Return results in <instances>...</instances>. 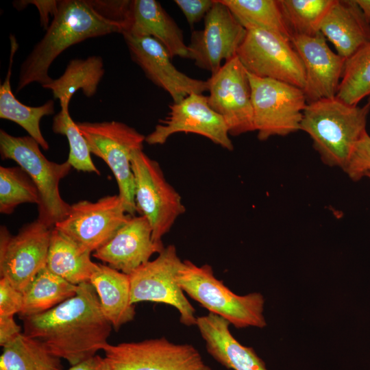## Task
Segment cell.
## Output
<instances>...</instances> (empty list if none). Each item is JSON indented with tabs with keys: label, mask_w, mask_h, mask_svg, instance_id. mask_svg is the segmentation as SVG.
<instances>
[{
	"label": "cell",
	"mask_w": 370,
	"mask_h": 370,
	"mask_svg": "<svg viewBox=\"0 0 370 370\" xmlns=\"http://www.w3.org/2000/svg\"><path fill=\"white\" fill-rule=\"evenodd\" d=\"M90 283L95 288L106 319L118 330L135 317L131 303L129 275L108 265L98 264Z\"/></svg>",
	"instance_id": "23"
},
{
	"label": "cell",
	"mask_w": 370,
	"mask_h": 370,
	"mask_svg": "<svg viewBox=\"0 0 370 370\" xmlns=\"http://www.w3.org/2000/svg\"><path fill=\"white\" fill-rule=\"evenodd\" d=\"M20 4H23V8L25 4H34L38 10L40 14V20L41 26L47 29L49 27V14L53 15V17L58 11L59 1H22Z\"/></svg>",
	"instance_id": "38"
},
{
	"label": "cell",
	"mask_w": 370,
	"mask_h": 370,
	"mask_svg": "<svg viewBox=\"0 0 370 370\" xmlns=\"http://www.w3.org/2000/svg\"><path fill=\"white\" fill-rule=\"evenodd\" d=\"M91 253L53 227L46 267L74 285L90 282L98 267L91 260Z\"/></svg>",
	"instance_id": "25"
},
{
	"label": "cell",
	"mask_w": 370,
	"mask_h": 370,
	"mask_svg": "<svg viewBox=\"0 0 370 370\" xmlns=\"http://www.w3.org/2000/svg\"><path fill=\"white\" fill-rule=\"evenodd\" d=\"M0 370H63L60 358L39 341L21 333L3 347Z\"/></svg>",
	"instance_id": "28"
},
{
	"label": "cell",
	"mask_w": 370,
	"mask_h": 370,
	"mask_svg": "<svg viewBox=\"0 0 370 370\" xmlns=\"http://www.w3.org/2000/svg\"><path fill=\"white\" fill-rule=\"evenodd\" d=\"M365 18L370 24V0H356Z\"/></svg>",
	"instance_id": "40"
},
{
	"label": "cell",
	"mask_w": 370,
	"mask_h": 370,
	"mask_svg": "<svg viewBox=\"0 0 370 370\" xmlns=\"http://www.w3.org/2000/svg\"><path fill=\"white\" fill-rule=\"evenodd\" d=\"M164 248L163 244L153 241L147 218L143 215L132 216L92 256L109 267L130 275Z\"/></svg>",
	"instance_id": "19"
},
{
	"label": "cell",
	"mask_w": 370,
	"mask_h": 370,
	"mask_svg": "<svg viewBox=\"0 0 370 370\" xmlns=\"http://www.w3.org/2000/svg\"><path fill=\"white\" fill-rule=\"evenodd\" d=\"M132 60L146 77L162 88L177 103L192 93L208 90L206 80L192 78L180 71L172 63L169 53L157 40L148 36L123 34Z\"/></svg>",
	"instance_id": "17"
},
{
	"label": "cell",
	"mask_w": 370,
	"mask_h": 370,
	"mask_svg": "<svg viewBox=\"0 0 370 370\" xmlns=\"http://www.w3.org/2000/svg\"><path fill=\"white\" fill-rule=\"evenodd\" d=\"M39 144L31 136H14L0 130L1 158L11 159L32 178L40 193L38 219L54 227L69 214L71 205L60 196L59 184L72 166L66 160L57 163L46 158Z\"/></svg>",
	"instance_id": "5"
},
{
	"label": "cell",
	"mask_w": 370,
	"mask_h": 370,
	"mask_svg": "<svg viewBox=\"0 0 370 370\" xmlns=\"http://www.w3.org/2000/svg\"><path fill=\"white\" fill-rule=\"evenodd\" d=\"M54 133L66 137L69 145L68 162L77 171L94 172L99 175V171L94 164L87 142L79 131L77 123L70 116L69 108H62L54 116L52 121Z\"/></svg>",
	"instance_id": "33"
},
{
	"label": "cell",
	"mask_w": 370,
	"mask_h": 370,
	"mask_svg": "<svg viewBox=\"0 0 370 370\" xmlns=\"http://www.w3.org/2000/svg\"><path fill=\"white\" fill-rule=\"evenodd\" d=\"M320 32L345 60L370 42V24L356 0H334Z\"/></svg>",
	"instance_id": "21"
},
{
	"label": "cell",
	"mask_w": 370,
	"mask_h": 370,
	"mask_svg": "<svg viewBox=\"0 0 370 370\" xmlns=\"http://www.w3.org/2000/svg\"><path fill=\"white\" fill-rule=\"evenodd\" d=\"M53 227L38 218L23 225L16 235L0 229V275L23 293L47 265Z\"/></svg>",
	"instance_id": "12"
},
{
	"label": "cell",
	"mask_w": 370,
	"mask_h": 370,
	"mask_svg": "<svg viewBox=\"0 0 370 370\" xmlns=\"http://www.w3.org/2000/svg\"><path fill=\"white\" fill-rule=\"evenodd\" d=\"M204 19V28L192 32L188 58L212 74L221 67L223 61L236 56L247 30L221 0H214Z\"/></svg>",
	"instance_id": "15"
},
{
	"label": "cell",
	"mask_w": 370,
	"mask_h": 370,
	"mask_svg": "<svg viewBox=\"0 0 370 370\" xmlns=\"http://www.w3.org/2000/svg\"><path fill=\"white\" fill-rule=\"evenodd\" d=\"M174 3L182 10L189 25L193 27L204 18L214 0H175Z\"/></svg>",
	"instance_id": "36"
},
{
	"label": "cell",
	"mask_w": 370,
	"mask_h": 370,
	"mask_svg": "<svg viewBox=\"0 0 370 370\" xmlns=\"http://www.w3.org/2000/svg\"><path fill=\"white\" fill-rule=\"evenodd\" d=\"M334 0H280L286 25L294 36H312L321 26Z\"/></svg>",
	"instance_id": "30"
},
{
	"label": "cell",
	"mask_w": 370,
	"mask_h": 370,
	"mask_svg": "<svg viewBox=\"0 0 370 370\" xmlns=\"http://www.w3.org/2000/svg\"><path fill=\"white\" fill-rule=\"evenodd\" d=\"M224 318L208 313L197 317L196 325L208 354L218 362L233 370H267L255 351L241 344L230 330Z\"/></svg>",
	"instance_id": "20"
},
{
	"label": "cell",
	"mask_w": 370,
	"mask_h": 370,
	"mask_svg": "<svg viewBox=\"0 0 370 370\" xmlns=\"http://www.w3.org/2000/svg\"><path fill=\"white\" fill-rule=\"evenodd\" d=\"M125 27L105 17L93 1H59L58 11L46 33L22 62L16 92L34 82L44 86L52 81L49 69L69 47L88 38L125 32Z\"/></svg>",
	"instance_id": "2"
},
{
	"label": "cell",
	"mask_w": 370,
	"mask_h": 370,
	"mask_svg": "<svg viewBox=\"0 0 370 370\" xmlns=\"http://www.w3.org/2000/svg\"><path fill=\"white\" fill-rule=\"evenodd\" d=\"M104 73L101 56L75 58L69 61L60 77L42 87L51 90L53 98L60 101L61 108H69L72 96L79 89L87 97L94 96Z\"/></svg>",
	"instance_id": "26"
},
{
	"label": "cell",
	"mask_w": 370,
	"mask_h": 370,
	"mask_svg": "<svg viewBox=\"0 0 370 370\" xmlns=\"http://www.w3.org/2000/svg\"><path fill=\"white\" fill-rule=\"evenodd\" d=\"M370 103L363 106L347 103L336 97L307 104L300 130L307 133L321 161L343 171L353 149L366 133Z\"/></svg>",
	"instance_id": "3"
},
{
	"label": "cell",
	"mask_w": 370,
	"mask_h": 370,
	"mask_svg": "<svg viewBox=\"0 0 370 370\" xmlns=\"http://www.w3.org/2000/svg\"><path fill=\"white\" fill-rule=\"evenodd\" d=\"M180 132L201 135L229 151L234 149L225 121L202 94L192 93L171 104L167 116L145 136V142L150 145H163L170 136Z\"/></svg>",
	"instance_id": "16"
},
{
	"label": "cell",
	"mask_w": 370,
	"mask_h": 370,
	"mask_svg": "<svg viewBox=\"0 0 370 370\" xmlns=\"http://www.w3.org/2000/svg\"><path fill=\"white\" fill-rule=\"evenodd\" d=\"M131 217L119 195H108L95 202L82 200L71 205L68 216L54 227L94 252L110 240Z\"/></svg>",
	"instance_id": "14"
},
{
	"label": "cell",
	"mask_w": 370,
	"mask_h": 370,
	"mask_svg": "<svg viewBox=\"0 0 370 370\" xmlns=\"http://www.w3.org/2000/svg\"><path fill=\"white\" fill-rule=\"evenodd\" d=\"M176 280L184 293L236 328H262L267 324L263 296L259 293L235 294L214 276L207 264L197 266L190 260L183 261Z\"/></svg>",
	"instance_id": "4"
},
{
	"label": "cell",
	"mask_w": 370,
	"mask_h": 370,
	"mask_svg": "<svg viewBox=\"0 0 370 370\" xmlns=\"http://www.w3.org/2000/svg\"><path fill=\"white\" fill-rule=\"evenodd\" d=\"M206 81L209 105L223 119L230 135L255 131L248 73L238 56L223 63Z\"/></svg>",
	"instance_id": "13"
},
{
	"label": "cell",
	"mask_w": 370,
	"mask_h": 370,
	"mask_svg": "<svg viewBox=\"0 0 370 370\" xmlns=\"http://www.w3.org/2000/svg\"><path fill=\"white\" fill-rule=\"evenodd\" d=\"M368 102L370 103V96L369 97Z\"/></svg>",
	"instance_id": "42"
},
{
	"label": "cell",
	"mask_w": 370,
	"mask_h": 370,
	"mask_svg": "<svg viewBox=\"0 0 370 370\" xmlns=\"http://www.w3.org/2000/svg\"><path fill=\"white\" fill-rule=\"evenodd\" d=\"M344 171L354 181L370 173V136L367 132L356 144Z\"/></svg>",
	"instance_id": "34"
},
{
	"label": "cell",
	"mask_w": 370,
	"mask_h": 370,
	"mask_svg": "<svg viewBox=\"0 0 370 370\" xmlns=\"http://www.w3.org/2000/svg\"><path fill=\"white\" fill-rule=\"evenodd\" d=\"M365 177H367L370 180V173H368Z\"/></svg>",
	"instance_id": "41"
},
{
	"label": "cell",
	"mask_w": 370,
	"mask_h": 370,
	"mask_svg": "<svg viewBox=\"0 0 370 370\" xmlns=\"http://www.w3.org/2000/svg\"><path fill=\"white\" fill-rule=\"evenodd\" d=\"M124 33L152 37L166 49L172 58H188L182 29L157 1H132L129 25Z\"/></svg>",
	"instance_id": "22"
},
{
	"label": "cell",
	"mask_w": 370,
	"mask_h": 370,
	"mask_svg": "<svg viewBox=\"0 0 370 370\" xmlns=\"http://www.w3.org/2000/svg\"><path fill=\"white\" fill-rule=\"evenodd\" d=\"M66 370H108L104 357L95 355L82 362L71 366Z\"/></svg>",
	"instance_id": "39"
},
{
	"label": "cell",
	"mask_w": 370,
	"mask_h": 370,
	"mask_svg": "<svg viewBox=\"0 0 370 370\" xmlns=\"http://www.w3.org/2000/svg\"><path fill=\"white\" fill-rule=\"evenodd\" d=\"M367 96H370V42L345 60L336 97L347 103L358 105Z\"/></svg>",
	"instance_id": "31"
},
{
	"label": "cell",
	"mask_w": 370,
	"mask_h": 370,
	"mask_svg": "<svg viewBox=\"0 0 370 370\" xmlns=\"http://www.w3.org/2000/svg\"><path fill=\"white\" fill-rule=\"evenodd\" d=\"M22 320L23 334L39 341L71 366L103 350L112 329L90 282L79 284L75 296L56 307Z\"/></svg>",
	"instance_id": "1"
},
{
	"label": "cell",
	"mask_w": 370,
	"mask_h": 370,
	"mask_svg": "<svg viewBox=\"0 0 370 370\" xmlns=\"http://www.w3.org/2000/svg\"><path fill=\"white\" fill-rule=\"evenodd\" d=\"M23 304V294L5 278L0 279V316L19 314Z\"/></svg>",
	"instance_id": "35"
},
{
	"label": "cell",
	"mask_w": 370,
	"mask_h": 370,
	"mask_svg": "<svg viewBox=\"0 0 370 370\" xmlns=\"http://www.w3.org/2000/svg\"><path fill=\"white\" fill-rule=\"evenodd\" d=\"M246 29L257 27L280 34L291 40L280 0H221Z\"/></svg>",
	"instance_id": "29"
},
{
	"label": "cell",
	"mask_w": 370,
	"mask_h": 370,
	"mask_svg": "<svg viewBox=\"0 0 370 370\" xmlns=\"http://www.w3.org/2000/svg\"><path fill=\"white\" fill-rule=\"evenodd\" d=\"M132 169L137 212L148 220L153 241L163 244L162 237L185 212L182 197L166 180L158 162L143 149L132 153Z\"/></svg>",
	"instance_id": "8"
},
{
	"label": "cell",
	"mask_w": 370,
	"mask_h": 370,
	"mask_svg": "<svg viewBox=\"0 0 370 370\" xmlns=\"http://www.w3.org/2000/svg\"><path fill=\"white\" fill-rule=\"evenodd\" d=\"M247 73L258 138L266 140L300 130L303 112L308 104L303 89Z\"/></svg>",
	"instance_id": "7"
},
{
	"label": "cell",
	"mask_w": 370,
	"mask_h": 370,
	"mask_svg": "<svg viewBox=\"0 0 370 370\" xmlns=\"http://www.w3.org/2000/svg\"><path fill=\"white\" fill-rule=\"evenodd\" d=\"M182 262L175 247L170 245L156 259L128 275L131 303L151 301L170 305L178 310L182 324L196 325L195 310L176 280Z\"/></svg>",
	"instance_id": "11"
},
{
	"label": "cell",
	"mask_w": 370,
	"mask_h": 370,
	"mask_svg": "<svg viewBox=\"0 0 370 370\" xmlns=\"http://www.w3.org/2000/svg\"><path fill=\"white\" fill-rule=\"evenodd\" d=\"M77 290L78 285L69 282L45 267L23 291L19 317L22 319L46 312L75 296Z\"/></svg>",
	"instance_id": "27"
},
{
	"label": "cell",
	"mask_w": 370,
	"mask_h": 370,
	"mask_svg": "<svg viewBox=\"0 0 370 370\" xmlns=\"http://www.w3.org/2000/svg\"><path fill=\"white\" fill-rule=\"evenodd\" d=\"M103 351L108 370H212L194 346L164 337L108 343Z\"/></svg>",
	"instance_id": "10"
},
{
	"label": "cell",
	"mask_w": 370,
	"mask_h": 370,
	"mask_svg": "<svg viewBox=\"0 0 370 370\" xmlns=\"http://www.w3.org/2000/svg\"><path fill=\"white\" fill-rule=\"evenodd\" d=\"M291 41L304 67L307 103L335 97L345 59L330 48L321 32L312 36H294Z\"/></svg>",
	"instance_id": "18"
},
{
	"label": "cell",
	"mask_w": 370,
	"mask_h": 370,
	"mask_svg": "<svg viewBox=\"0 0 370 370\" xmlns=\"http://www.w3.org/2000/svg\"><path fill=\"white\" fill-rule=\"evenodd\" d=\"M90 153L101 158L117 182L119 195L127 214L135 216V184L132 169V153L143 149L145 136L134 128L118 121L79 122Z\"/></svg>",
	"instance_id": "6"
},
{
	"label": "cell",
	"mask_w": 370,
	"mask_h": 370,
	"mask_svg": "<svg viewBox=\"0 0 370 370\" xmlns=\"http://www.w3.org/2000/svg\"><path fill=\"white\" fill-rule=\"evenodd\" d=\"M40 193L21 166H0V212L10 214L20 204H40Z\"/></svg>",
	"instance_id": "32"
},
{
	"label": "cell",
	"mask_w": 370,
	"mask_h": 370,
	"mask_svg": "<svg viewBox=\"0 0 370 370\" xmlns=\"http://www.w3.org/2000/svg\"><path fill=\"white\" fill-rule=\"evenodd\" d=\"M21 330L14 316H0V345L4 347L12 342L21 334Z\"/></svg>",
	"instance_id": "37"
},
{
	"label": "cell",
	"mask_w": 370,
	"mask_h": 370,
	"mask_svg": "<svg viewBox=\"0 0 370 370\" xmlns=\"http://www.w3.org/2000/svg\"><path fill=\"white\" fill-rule=\"evenodd\" d=\"M246 30L236 55L246 70L258 77L278 80L303 89L304 67L291 39L257 27H249Z\"/></svg>",
	"instance_id": "9"
},
{
	"label": "cell",
	"mask_w": 370,
	"mask_h": 370,
	"mask_svg": "<svg viewBox=\"0 0 370 370\" xmlns=\"http://www.w3.org/2000/svg\"><path fill=\"white\" fill-rule=\"evenodd\" d=\"M10 38L11 51L9 66L5 80L0 86V118L19 125L44 150H48L49 145L42 136L40 122L43 116L55 112V102L49 99L40 106L32 107L22 103L15 97L11 88L10 77L18 44L14 36L10 35Z\"/></svg>",
	"instance_id": "24"
}]
</instances>
